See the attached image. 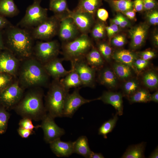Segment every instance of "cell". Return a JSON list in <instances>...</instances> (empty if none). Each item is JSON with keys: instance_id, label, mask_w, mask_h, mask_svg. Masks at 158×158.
I'll return each instance as SVG.
<instances>
[{"instance_id": "cell-26", "label": "cell", "mask_w": 158, "mask_h": 158, "mask_svg": "<svg viewBox=\"0 0 158 158\" xmlns=\"http://www.w3.org/2000/svg\"><path fill=\"white\" fill-rule=\"evenodd\" d=\"M104 59L97 49L93 47L87 53L85 58L88 65L95 69L103 66L104 63Z\"/></svg>"}, {"instance_id": "cell-14", "label": "cell", "mask_w": 158, "mask_h": 158, "mask_svg": "<svg viewBox=\"0 0 158 158\" xmlns=\"http://www.w3.org/2000/svg\"><path fill=\"white\" fill-rule=\"evenodd\" d=\"M81 34L71 18L68 16L61 20L57 35L62 43L71 41Z\"/></svg>"}, {"instance_id": "cell-4", "label": "cell", "mask_w": 158, "mask_h": 158, "mask_svg": "<svg viewBox=\"0 0 158 158\" xmlns=\"http://www.w3.org/2000/svg\"><path fill=\"white\" fill-rule=\"evenodd\" d=\"M63 87L60 80L53 79L45 97L44 106L48 113L54 118L62 117L64 102L69 93Z\"/></svg>"}, {"instance_id": "cell-10", "label": "cell", "mask_w": 158, "mask_h": 158, "mask_svg": "<svg viewBox=\"0 0 158 158\" xmlns=\"http://www.w3.org/2000/svg\"><path fill=\"white\" fill-rule=\"evenodd\" d=\"M79 88H76L72 93L67 95L64 102L62 117L72 118L78 109L82 105L93 99H86L80 94Z\"/></svg>"}, {"instance_id": "cell-6", "label": "cell", "mask_w": 158, "mask_h": 158, "mask_svg": "<svg viewBox=\"0 0 158 158\" xmlns=\"http://www.w3.org/2000/svg\"><path fill=\"white\" fill-rule=\"evenodd\" d=\"M42 0H34L27 8L25 15L18 24L22 28L35 27L47 17L48 9L40 5Z\"/></svg>"}, {"instance_id": "cell-11", "label": "cell", "mask_w": 158, "mask_h": 158, "mask_svg": "<svg viewBox=\"0 0 158 158\" xmlns=\"http://www.w3.org/2000/svg\"><path fill=\"white\" fill-rule=\"evenodd\" d=\"M54 118L48 113L41 120L40 128L43 130L44 139L45 142L50 143L63 135L65 133L64 130L59 127L55 123Z\"/></svg>"}, {"instance_id": "cell-39", "label": "cell", "mask_w": 158, "mask_h": 158, "mask_svg": "<svg viewBox=\"0 0 158 158\" xmlns=\"http://www.w3.org/2000/svg\"><path fill=\"white\" fill-rule=\"evenodd\" d=\"M32 120L29 118H22L18 123L19 127L31 130H33L34 128L37 129L40 128V125L34 126L32 123Z\"/></svg>"}, {"instance_id": "cell-2", "label": "cell", "mask_w": 158, "mask_h": 158, "mask_svg": "<svg viewBox=\"0 0 158 158\" xmlns=\"http://www.w3.org/2000/svg\"><path fill=\"white\" fill-rule=\"evenodd\" d=\"M29 89L13 109L22 118L41 120L47 113L43 102V91L41 87Z\"/></svg>"}, {"instance_id": "cell-1", "label": "cell", "mask_w": 158, "mask_h": 158, "mask_svg": "<svg viewBox=\"0 0 158 158\" xmlns=\"http://www.w3.org/2000/svg\"><path fill=\"white\" fill-rule=\"evenodd\" d=\"M17 76L20 86L24 90L46 86L49 76L43 65L35 57L22 60Z\"/></svg>"}, {"instance_id": "cell-37", "label": "cell", "mask_w": 158, "mask_h": 158, "mask_svg": "<svg viewBox=\"0 0 158 158\" xmlns=\"http://www.w3.org/2000/svg\"><path fill=\"white\" fill-rule=\"evenodd\" d=\"M97 49L104 59L107 61H110L112 56V49L107 43L103 42H99L97 45Z\"/></svg>"}, {"instance_id": "cell-19", "label": "cell", "mask_w": 158, "mask_h": 158, "mask_svg": "<svg viewBox=\"0 0 158 158\" xmlns=\"http://www.w3.org/2000/svg\"><path fill=\"white\" fill-rule=\"evenodd\" d=\"M49 144L51 151L58 157H68L74 153L73 142L63 141L59 138Z\"/></svg>"}, {"instance_id": "cell-43", "label": "cell", "mask_w": 158, "mask_h": 158, "mask_svg": "<svg viewBox=\"0 0 158 158\" xmlns=\"http://www.w3.org/2000/svg\"><path fill=\"white\" fill-rule=\"evenodd\" d=\"M106 32L109 38V41L119 31L118 26L116 25L111 23L108 26H106L105 27Z\"/></svg>"}, {"instance_id": "cell-59", "label": "cell", "mask_w": 158, "mask_h": 158, "mask_svg": "<svg viewBox=\"0 0 158 158\" xmlns=\"http://www.w3.org/2000/svg\"></svg>"}, {"instance_id": "cell-56", "label": "cell", "mask_w": 158, "mask_h": 158, "mask_svg": "<svg viewBox=\"0 0 158 158\" xmlns=\"http://www.w3.org/2000/svg\"><path fill=\"white\" fill-rule=\"evenodd\" d=\"M111 22L112 23L115 24L119 26L120 24V21L118 15H117L115 18L111 19Z\"/></svg>"}, {"instance_id": "cell-42", "label": "cell", "mask_w": 158, "mask_h": 158, "mask_svg": "<svg viewBox=\"0 0 158 158\" xmlns=\"http://www.w3.org/2000/svg\"><path fill=\"white\" fill-rule=\"evenodd\" d=\"M149 61L141 58H137L134 61L133 65L137 72L140 71L146 68L149 65Z\"/></svg>"}, {"instance_id": "cell-5", "label": "cell", "mask_w": 158, "mask_h": 158, "mask_svg": "<svg viewBox=\"0 0 158 158\" xmlns=\"http://www.w3.org/2000/svg\"><path fill=\"white\" fill-rule=\"evenodd\" d=\"M93 47L88 35L81 34L71 41L62 43L61 48L63 59L71 63L85 59L86 55Z\"/></svg>"}, {"instance_id": "cell-28", "label": "cell", "mask_w": 158, "mask_h": 158, "mask_svg": "<svg viewBox=\"0 0 158 158\" xmlns=\"http://www.w3.org/2000/svg\"><path fill=\"white\" fill-rule=\"evenodd\" d=\"M146 143H140L130 146L123 154L122 158H145L144 152Z\"/></svg>"}, {"instance_id": "cell-48", "label": "cell", "mask_w": 158, "mask_h": 158, "mask_svg": "<svg viewBox=\"0 0 158 158\" xmlns=\"http://www.w3.org/2000/svg\"><path fill=\"white\" fill-rule=\"evenodd\" d=\"M117 15L120 21L119 26L122 28H125L129 26L130 25V22L125 17L120 13Z\"/></svg>"}, {"instance_id": "cell-21", "label": "cell", "mask_w": 158, "mask_h": 158, "mask_svg": "<svg viewBox=\"0 0 158 158\" xmlns=\"http://www.w3.org/2000/svg\"><path fill=\"white\" fill-rule=\"evenodd\" d=\"M49 9L61 20L69 16L71 11L68 8L66 0H50Z\"/></svg>"}, {"instance_id": "cell-12", "label": "cell", "mask_w": 158, "mask_h": 158, "mask_svg": "<svg viewBox=\"0 0 158 158\" xmlns=\"http://www.w3.org/2000/svg\"><path fill=\"white\" fill-rule=\"evenodd\" d=\"M71 69L78 74L82 81L83 86L93 87L94 85L95 69L87 63L85 59L71 63Z\"/></svg>"}, {"instance_id": "cell-44", "label": "cell", "mask_w": 158, "mask_h": 158, "mask_svg": "<svg viewBox=\"0 0 158 158\" xmlns=\"http://www.w3.org/2000/svg\"><path fill=\"white\" fill-rule=\"evenodd\" d=\"M143 9L145 10L149 11L155 9L157 3L155 0H142Z\"/></svg>"}, {"instance_id": "cell-36", "label": "cell", "mask_w": 158, "mask_h": 158, "mask_svg": "<svg viewBox=\"0 0 158 158\" xmlns=\"http://www.w3.org/2000/svg\"><path fill=\"white\" fill-rule=\"evenodd\" d=\"M10 114L5 108L0 106V134L5 133L8 127Z\"/></svg>"}, {"instance_id": "cell-38", "label": "cell", "mask_w": 158, "mask_h": 158, "mask_svg": "<svg viewBox=\"0 0 158 158\" xmlns=\"http://www.w3.org/2000/svg\"><path fill=\"white\" fill-rule=\"evenodd\" d=\"M16 78L8 73L0 72V92L13 83Z\"/></svg>"}, {"instance_id": "cell-8", "label": "cell", "mask_w": 158, "mask_h": 158, "mask_svg": "<svg viewBox=\"0 0 158 158\" xmlns=\"http://www.w3.org/2000/svg\"><path fill=\"white\" fill-rule=\"evenodd\" d=\"M54 15L47 17L34 27L32 35L34 39L49 40L57 35L61 21Z\"/></svg>"}, {"instance_id": "cell-15", "label": "cell", "mask_w": 158, "mask_h": 158, "mask_svg": "<svg viewBox=\"0 0 158 158\" xmlns=\"http://www.w3.org/2000/svg\"><path fill=\"white\" fill-rule=\"evenodd\" d=\"M81 34H88L95 23L94 16L86 12L71 11L69 16Z\"/></svg>"}, {"instance_id": "cell-18", "label": "cell", "mask_w": 158, "mask_h": 158, "mask_svg": "<svg viewBox=\"0 0 158 158\" xmlns=\"http://www.w3.org/2000/svg\"><path fill=\"white\" fill-rule=\"evenodd\" d=\"M122 98L121 93L105 91L101 96L95 99V100H101L105 104L111 105L115 109L118 115L121 116L123 112Z\"/></svg>"}, {"instance_id": "cell-9", "label": "cell", "mask_w": 158, "mask_h": 158, "mask_svg": "<svg viewBox=\"0 0 158 158\" xmlns=\"http://www.w3.org/2000/svg\"><path fill=\"white\" fill-rule=\"evenodd\" d=\"M60 46L56 40L37 42L34 48L35 57L43 64L57 57Z\"/></svg>"}, {"instance_id": "cell-30", "label": "cell", "mask_w": 158, "mask_h": 158, "mask_svg": "<svg viewBox=\"0 0 158 158\" xmlns=\"http://www.w3.org/2000/svg\"><path fill=\"white\" fill-rule=\"evenodd\" d=\"M115 11L124 13L133 8V1L128 0H105Z\"/></svg>"}, {"instance_id": "cell-41", "label": "cell", "mask_w": 158, "mask_h": 158, "mask_svg": "<svg viewBox=\"0 0 158 158\" xmlns=\"http://www.w3.org/2000/svg\"><path fill=\"white\" fill-rule=\"evenodd\" d=\"M110 41L113 46L120 47L124 45L126 43V40L124 35H119L113 37Z\"/></svg>"}, {"instance_id": "cell-25", "label": "cell", "mask_w": 158, "mask_h": 158, "mask_svg": "<svg viewBox=\"0 0 158 158\" xmlns=\"http://www.w3.org/2000/svg\"><path fill=\"white\" fill-rule=\"evenodd\" d=\"M73 152L85 158H90L92 151L90 148L86 136H81L73 142Z\"/></svg>"}, {"instance_id": "cell-57", "label": "cell", "mask_w": 158, "mask_h": 158, "mask_svg": "<svg viewBox=\"0 0 158 158\" xmlns=\"http://www.w3.org/2000/svg\"><path fill=\"white\" fill-rule=\"evenodd\" d=\"M154 40L155 44L156 46H157L158 44V35L157 34H156L154 36Z\"/></svg>"}, {"instance_id": "cell-3", "label": "cell", "mask_w": 158, "mask_h": 158, "mask_svg": "<svg viewBox=\"0 0 158 158\" xmlns=\"http://www.w3.org/2000/svg\"><path fill=\"white\" fill-rule=\"evenodd\" d=\"M6 42L8 50L21 61L32 56V37L25 29L11 25L7 28Z\"/></svg>"}, {"instance_id": "cell-52", "label": "cell", "mask_w": 158, "mask_h": 158, "mask_svg": "<svg viewBox=\"0 0 158 158\" xmlns=\"http://www.w3.org/2000/svg\"><path fill=\"white\" fill-rule=\"evenodd\" d=\"M4 48V42L3 38V33L2 31H0V52Z\"/></svg>"}, {"instance_id": "cell-51", "label": "cell", "mask_w": 158, "mask_h": 158, "mask_svg": "<svg viewBox=\"0 0 158 158\" xmlns=\"http://www.w3.org/2000/svg\"><path fill=\"white\" fill-rule=\"evenodd\" d=\"M136 12L133 8L132 10L125 12L123 13L130 20H133L135 18Z\"/></svg>"}, {"instance_id": "cell-22", "label": "cell", "mask_w": 158, "mask_h": 158, "mask_svg": "<svg viewBox=\"0 0 158 158\" xmlns=\"http://www.w3.org/2000/svg\"><path fill=\"white\" fill-rule=\"evenodd\" d=\"M98 78L100 83L109 88L116 87L117 83V76L114 71L107 67L99 71Z\"/></svg>"}, {"instance_id": "cell-35", "label": "cell", "mask_w": 158, "mask_h": 158, "mask_svg": "<svg viewBox=\"0 0 158 158\" xmlns=\"http://www.w3.org/2000/svg\"><path fill=\"white\" fill-rule=\"evenodd\" d=\"M138 87L139 83L137 80L133 79L129 80L123 85L124 94L128 98L138 89Z\"/></svg>"}, {"instance_id": "cell-58", "label": "cell", "mask_w": 158, "mask_h": 158, "mask_svg": "<svg viewBox=\"0 0 158 158\" xmlns=\"http://www.w3.org/2000/svg\"><path fill=\"white\" fill-rule=\"evenodd\" d=\"M130 0V1H131V0Z\"/></svg>"}, {"instance_id": "cell-49", "label": "cell", "mask_w": 158, "mask_h": 158, "mask_svg": "<svg viewBox=\"0 0 158 158\" xmlns=\"http://www.w3.org/2000/svg\"><path fill=\"white\" fill-rule=\"evenodd\" d=\"M133 2V8L137 12H140L144 10L142 0H134Z\"/></svg>"}, {"instance_id": "cell-40", "label": "cell", "mask_w": 158, "mask_h": 158, "mask_svg": "<svg viewBox=\"0 0 158 158\" xmlns=\"http://www.w3.org/2000/svg\"><path fill=\"white\" fill-rule=\"evenodd\" d=\"M147 18L149 23L155 25L158 24V12L155 9L149 11L147 14Z\"/></svg>"}, {"instance_id": "cell-7", "label": "cell", "mask_w": 158, "mask_h": 158, "mask_svg": "<svg viewBox=\"0 0 158 158\" xmlns=\"http://www.w3.org/2000/svg\"><path fill=\"white\" fill-rule=\"evenodd\" d=\"M25 90L17 80L0 92V106L8 111L14 109L22 97Z\"/></svg>"}, {"instance_id": "cell-29", "label": "cell", "mask_w": 158, "mask_h": 158, "mask_svg": "<svg viewBox=\"0 0 158 158\" xmlns=\"http://www.w3.org/2000/svg\"><path fill=\"white\" fill-rule=\"evenodd\" d=\"M113 69L116 76L122 80L128 79L132 75L133 69L123 63L116 62L113 64Z\"/></svg>"}, {"instance_id": "cell-54", "label": "cell", "mask_w": 158, "mask_h": 158, "mask_svg": "<svg viewBox=\"0 0 158 158\" xmlns=\"http://www.w3.org/2000/svg\"><path fill=\"white\" fill-rule=\"evenodd\" d=\"M104 157L103 154L100 153H95L92 152L90 158H104Z\"/></svg>"}, {"instance_id": "cell-50", "label": "cell", "mask_w": 158, "mask_h": 158, "mask_svg": "<svg viewBox=\"0 0 158 158\" xmlns=\"http://www.w3.org/2000/svg\"><path fill=\"white\" fill-rule=\"evenodd\" d=\"M11 25L10 22L5 17L0 15V31Z\"/></svg>"}, {"instance_id": "cell-31", "label": "cell", "mask_w": 158, "mask_h": 158, "mask_svg": "<svg viewBox=\"0 0 158 158\" xmlns=\"http://www.w3.org/2000/svg\"><path fill=\"white\" fill-rule=\"evenodd\" d=\"M106 26L104 23L99 20L95 23L90 32L92 38L97 41L104 39L106 33Z\"/></svg>"}, {"instance_id": "cell-23", "label": "cell", "mask_w": 158, "mask_h": 158, "mask_svg": "<svg viewBox=\"0 0 158 158\" xmlns=\"http://www.w3.org/2000/svg\"><path fill=\"white\" fill-rule=\"evenodd\" d=\"M102 0H79L78 4L73 10L86 12L93 16L97 10L102 4Z\"/></svg>"}, {"instance_id": "cell-13", "label": "cell", "mask_w": 158, "mask_h": 158, "mask_svg": "<svg viewBox=\"0 0 158 158\" xmlns=\"http://www.w3.org/2000/svg\"><path fill=\"white\" fill-rule=\"evenodd\" d=\"M21 60L8 50L0 52V72L17 77Z\"/></svg>"}, {"instance_id": "cell-20", "label": "cell", "mask_w": 158, "mask_h": 158, "mask_svg": "<svg viewBox=\"0 0 158 158\" xmlns=\"http://www.w3.org/2000/svg\"><path fill=\"white\" fill-rule=\"evenodd\" d=\"M112 58L116 62L127 65L134 71L137 72L133 63L138 57L135 53L126 49L119 50L114 53Z\"/></svg>"}, {"instance_id": "cell-55", "label": "cell", "mask_w": 158, "mask_h": 158, "mask_svg": "<svg viewBox=\"0 0 158 158\" xmlns=\"http://www.w3.org/2000/svg\"><path fill=\"white\" fill-rule=\"evenodd\" d=\"M150 158H158V148L156 147L149 157Z\"/></svg>"}, {"instance_id": "cell-53", "label": "cell", "mask_w": 158, "mask_h": 158, "mask_svg": "<svg viewBox=\"0 0 158 158\" xmlns=\"http://www.w3.org/2000/svg\"><path fill=\"white\" fill-rule=\"evenodd\" d=\"M150 101L154 102L156 103L158 102V92L156 91L152 95L150 94Z\"/></svg>"}, {"instance_id": "cell-17", "label": "cell", "mask_w": 158, "mask_h": 158, "mask_svg": "<svg viewBox=\"0 0 158 158\" xmlns=\"http://www.w3.org/2000/svg\"><path fill=\"white\" fill-rule=\"evenodd\" d=\"M64 60L63 58L57 57L43 64L48 74L53 79L60 80L70 72V70H66L62 64V61Z\"/></svg>"}, {"instance_id": "cell-24", "label": "cell", "mask_w": 158, "mask_h": 158, "mask_svg": "<svg viewBox=\"0 0 158 158\" xmlns=\"http://www.w3.org/2000/svg\"><path fill=\"white\" fill-rule=\"evenodd\" d=\"M60 82L66 90L69 91L72 88H78L83 86L82 81L77 73L71 69L70 72L63 78L60 79Z\"/></svg>"}, {"instance_id": "cell-33", "label": "cell", "mask_w": 158, "mask_h": 158, "mask_svg": "<svg viewBox=\"0 0 158 158\" xmlns=\"http://www.w3.org/2000/svg\"><path fill=\"white\" fill-rule=\"evenodd\" d=\"M118 114L116 113L113 117L105 121L98 129V134L102 135L104 138H107V135L112 131L118 120Z\"/></svg>"}, {"instance_id": "cell-16", "label": "cell", "mask_w": 158, "mask_h": 158, "mask_svg": "<svg viewBox=\"0 0 158 158\" xmlns=\"http://www.w3.org/2000/svg\"><path fill=\"white\" fill-rule=\"evenodd\" d=\"M149 26L146 24L142 23L131 28L129 33L131 38L130 47L136 49L141 46L144 43Z\"/></svg>"}, {"instance_id": "cell-47", "label": "cell", "mask_w": 158, "mask_h": 158, "mask_svg": "<svg viewBox=\"0 0 158 158\" xmlns=\"http://www.w3.org/2000/svg\"><path fill=\"white\" fill-rule=\"evenodd\" d=\"M17 132L19 135L24 138H28L35 133L34 130L27 129L20 127L17 129Z\"/></svg>"}, {"instance_id": "cell-27", "label": "cell", "mask_w": 158, "mask_h": 158, "mask_svg": "<svg viewBox=\"0 0 158 158\" xmlns=\"http://www.w3.org/2000/svg\"><path fill=\"white\" fill-rule=\"evenodd\" d=\"M19 13L13 0H0V15L5 17H13Z\"/></svg>"}, {"instance_id": "cell-34", "label": "cell", "mask_w": 158, "mask_h": 158, "mask_svg": "<svg viewBox=\"0 0 158 158\" xmlns=\"http://www.w3.org/2000/svg\"><path fill=\"white\" fill-rule=\"evenodd\" d=\"M143 82L147 88L154 89L157 88L158 85V77L157 73L152 70L148 71L144 74Z\"/></svg>"}, {"instance_id": "cell-45", "label": "cell", "mask_w": 158, "mask_h": 158, "mask_svg": "<svg viewBox=\"0 0 158 158\" xmlns=\"http://www.w3.org/2000/svg\"><path fill=\"white\" fill-rule=\"evenodd\" d=\"M96 13L97 18L101 21L104 22H106L108 18V12L104 8H99L97 10Z\"/></svg>"}, {"instance_id": "cell-32", "label": "cell", "mask_w": 158, "mask_h": 158, "mask_svg": "<svg viewBox=\"0 0 158 158\" xmlns=\"http://www.w3.org/2000/svg\"><path fill=\"white\" fill-rule=\"evenodd\" d=\"M150 95L147 90L144 89H138L128 98L131 103H147L150 101Z\"/></svg>"}, {"instance_id": "cell-46", "label": "cell", "mask_w": 158, "mask_h": 158, "mask_svg": "<svg viewBox=\"0 0 158 158\" xmlns=\"http://www.w3.org/2000/svg\"><path fill=\"white\" fill-rule=\"evenodd\" d=\"M140 58L149 61L154 58L156 55L155 52L152 51L147 50L139 53Z\"/></svg>"}]
</instances>
